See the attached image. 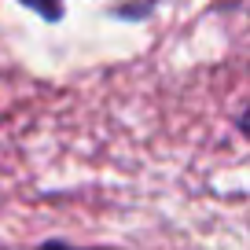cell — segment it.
Masks as SVG:
<instances>
[{"mask_svg": "<svg viewBox=\"0 0 250 250\" xmlns=\"http://www.w3.org/2000/svg\"><path fill=\"white\" fill-rule=\"evenodd\" d=\"M22 8H30L33 15H41L44 22H59L62 19V0H19Z\"/></svg>", "mask_w": 250, "mask_h": 250, "instance_id": "cell-1", "label": "cell"}, {"mask_svg": "<svg viewBox=\"0 0 250 250\" xmlns=\"http://www.w3.org/2000/svg\"><path fill=\"white\" fill-rule=\"evenodd\" d=\"M33 250H92V247H78V243H70V239H59V235H52V239H41Z\"/></svg>", "mask_w": 250, "mask_h": 250, "instance_id": "cell-2", "label": "cell"}, {"mask_svg": "<svg viewBox=\"0 0 250 250\" xmlns=\"http://www.w3.org/2000/svg\"><path fill=\"white\" fill-rule=\"evenodd\" d=\"M232 125H235V133H239L243 140L250 144V103H247V107L239 110V114H235V122H232Z\"/></svg>", "mask_w": 250, "mask_h": 250, "instance_id": "cell-3", "label": "cell"}]
</instances>
